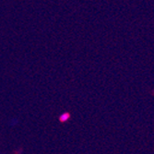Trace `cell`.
Here are the masks:
<instances>
[{
	"mask_svg": "<svg viewBox=\"0 0 154 154\" xmlns=\"http://www.w3.org/2000/svg\"><path fill=\"white\" fill-rule=\"evenodd\" d=\"M69 118H70V114L67 113V112H65V113H63L60 116H59V121L64 123V122H66L69 120Z\"/></svg>",
	"mask_w": 154,
	"mask_h": 154,
	"instance_id": "1",
	"label": "cell"
}]
</instances>
